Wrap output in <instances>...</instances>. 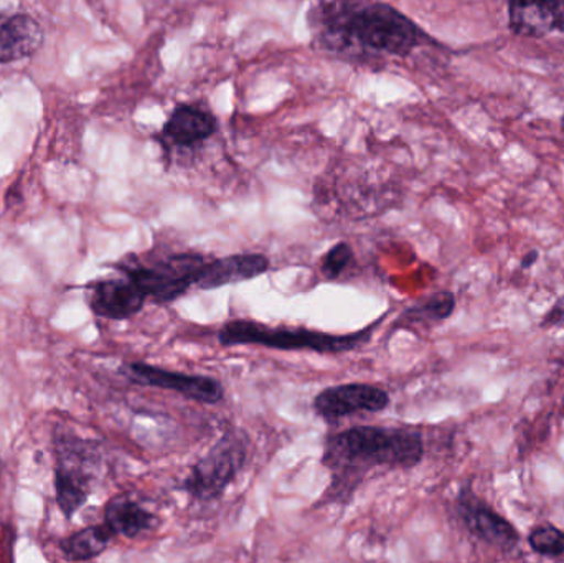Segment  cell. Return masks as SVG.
<instances>
[{"mask_svg":"<svg viewBox=\"0 0 564 563\" xmlns=\"http://www.w3.org/2000/svg\"><path fill=\"white\" fill-rule=\"evenodd\" d=\"M509 29L525 39L564 32V2H510Z\"/></svg>","mask_w":564,"mask_h":563,"instance_id":"cell-12","label":"cell"},{"mask_svg":"<svg viewBox=\"0 0 564 563\" xmlns=\"http://www.w3.org/2000/svg\"><path fill=\"white\" fill-rule=\"evenodd\" d=\"M307 22L318 50L361 65L406 58L433 40L406 13L383 2L314 3Z\"/></svg>","mask_w":564,"mask_h":563,"instance_id":"cell-1","label":"cell"},{"mask_svg":"<svg viewBox=\"0 0 564 563\" xmlns=\"http://www.w3.org/2000/svg\"><path fill=\"white\" fill-rule=\"evenodd\" d=\"M89 307L106 320L124 321L141 313L148 297L129 278H106L89 284Z\"/></svg>","mask_w":564,"mask_h":563,"instance_id":"cell-11","label":"cell"},{"mask_svg":"<svg viewBox=\"0 0 564 563\" xmlns=\"http://www.w3.org/2000/svg\"><path fill=\"white\" fill-rule=\"evenodd\" d=\"M121 373L135 386L154 387L181 393L194 402L215 405L225 399V389L217 379L191 373L174 372L144 362H129L121 367Z\"/></svg>","mask_w":564,"mask_h":563,"instance_id":"cell-7","label":"cell"},{"mask_svg":"<svg viewBox=\"0 0 564 563\" xmlns=\"http://www.w3.org/2000/svg\"><path fill=\"white\" fill-rule=\"evenodd\" d=\"M105 524L115 535L134 539L158 526V518L128 496L111 499L105 509Z\"/></svg>","mask_w":564,"mask_h":563,"instance_id":"cell-15","label":"cell"},{"mask_svg":"<svg viewBox=\"0 0 564 563\" xmlns=\"http://www.w3.org/2000/svg\"><path fill=\"white\" fill-rule=\"evenodd\" d=\"M456 311V296L451 291H440L431 294L424 300L417 301L413 306L404 311L401 321L408 324H421V326H433L449 320Z\"/></svg>","mask_w":564,"mask_h":563,"instance_id":"cell-17","label":"cell"},{"mask_svg":"<svg viewBox=\"0 0 564 563\" xmlns=\"http://www.w3.org/2000/svg\"><path fill=\"white\" fill-rule=\"evenodd\" d=\"M530 548L545 557H560L564 554V532L555 526H540L529 535Z\"/></svg>","mask_w":564,"mask_h":563,"instance_id":"cell-19","label":"cell"},{"mask_svg":"<svg viewBox=\"0 0 564 563\" xmlns=\"http://www.w3.org/2000/svg\"><path fill=\"white\" fill-rule=\"evenodd\" d=\"M115 534L106 524L89 526L63 539L59 549L69 562H86L98 557L108 549Z\"/></svg>","mask_w":564,"mask_h":563,"instance_id":"cell-16","label":"cell"},{"mask_svg":"<svg viewBox=\"0 0 564 563\" xmlns=\"http://www.w3.org/2000/svg\"><path fill=\"white\" fill-rule=\"evenodd\" d=\"M218 119L210 109L195 102H182L172 109L167 121L155 136L162 149L172 151H194L217 134Z\"/></svg>","mask_w":564,"mask_h":563,"instance_id":"cell-9","label":"cell"},{"mask_svg":"<svg viewBox=\"0 0 564 563\" xmlns=\"http://www.w3.org/2000/svg\"><path fill=\"white\" fill-rule=\"evenodd\" d=\"M536 258H539V253H536V251H532V253H530L529 258H527V257L523 258L522 267L523 268L532 267V264L535 263Z\"/></svg>","mask_w":564,"mask_h":563,"instance_id":"cell-21","label":"cell"},{"mask_svg":"<svg viewBox=\"0 0 564 563\" xmlns=\"http://www.w3.org/2000/svg\"><path fill=\"white\" fill-rule=\"evenodd\" d=\"M270 260L263 253H234L212 258L202 290L212 291L228 284L254 280L270 270Z\"/></svg>","mask_w":564,"mask_h":563,"instance_id":"cell-14","label":"cell"},{"mask_svg":"<svg viewBox=\"0 0 564 563\" xmlns=\"http://www.w3.org/2000/svg\"><path fill=\"white\" fill-rule=\"evenodd\" d=\"M424 456V440L413 429L355 426L324 443L322 465L330 473L328 502H345L375 469H411Z\"/></svg>","mask_w":564,"mask_h":563,"instance_id":"cell-2","label":"cell"},{"mask_svg":"<svg viewBox=\"0 0 564 563\" xmlns=\"http://www.w3.org/2000/svg\"><path fill=\"white\" fill-rule=\"evenodd\" d=\"M250 439L241 430L225 433L210 452L192 468L184 481L188 496L197 501H215L247 465Z\"/></svg>","mask_w":564,"mask_h":563,"instance_id":"cell-5","label":"cell"},{"mask_svg":"<svg viewBox=\"0 0 564 563\" xmlns=\"http://www.w3.org/2000/svg\"><path fill=\"white\" fill-rule=\"evenodd\" d=\"M564 324V296L556 301L555 306L546 313L543 326H560Z\"/></svg>","mask_w":564,"mask_h":563,"instance_id":"cell-20","label":"cell"},{"mask_svg":"<svg viewBox=\"0 0 564 563\" xmlns=\"http://www.w3.org/2000/svg\"><path fill=\"white\" fill-rule=\"evenodd\" d=\"M354 263V248L347 241H338L334 247L328 248L327 253L321 258L322 277L328 281L338 280Z\"/></svg>","mask_w":564,"mask_h":563,"instance_id":"cell-18","label":"cell"},{"mask_svg":"<svg viewBox=\"0 0 564 563\" xmlns=\"http://www.w3.org/2000/svg\"><path fill=\"white\" fill-rule=\"evenodd\" d=\"M388 405L390 396L387 390L370 383L328 387L314 400L315 413L330 425L358 413L383 412Z\"/></svg>","mask_w":564,"mask_h":563,"instance_id":"cell-10","label":"cell"},{"mask_svg":"<svg viewBox=\"0 0 564 563\" xmlns=\"http://www.w3.org/2000/svg\"><path fill=\"white\" fill-rule=\"evenodd\" d=\"M383 317L351 334H328L307 327L268 326L251 320H234L218 331V343L225 347L261 346L276 350H308L317 354H344L365 346Z\"/></svg>","mask_w":564,"mask_h":563,"instance_id":"cell-3","label":"cell"},{"mask_svg":"<svg viewBox=\"0 0 564 563\" xmlns=\"http://www.w3.org/2000/svg\"><path fill=\"white\" fill-rule=\"evenodd\" d=\"M91 446L86 443H59L55 469L56 502L65 518H73L88 501L91 491Z\"/></svg>","mask_w":564,"mask_h":563,"instance_id":"cell-6","label":"cell"},{"mask_svg":"<svg viewBox=\"0 0 564 563\" xmlns=\"http://www.w3.org/2000/svg\"><path fill=\"white\" fill-rule=\"evenodd\" d=\"M43 43V29L29 13H0V63L32 56Z\"/></svg>","mask_w":564,"mask_h":563,"instance_id":"cell-13","label":"cell"},{"mask_svg":"<svg viewBox=\"0 0 564 563\" xmlns=\"http://www.w3.org/2000/svg\"><path fill=\"white\" fill-rule=\"evenodd\" d=\"M457 515L470 534L502 552L519 548L520 534L509 519L500 516L489 502L470 488H463L456 499Z\"/></svg>","mask_w":564,"mask_h":563,"instance_id":"cell-8","label":"cell"},{"mask_svg":"<svg viewBox=\"0 0 564 563\" xmlns=\"http://www.w3.org/2000/svg\"><path fill=\"white\" fill-rule=\"evenodd\" d=\"M212 257L197 251H164L145 258L128 257L115 264L148 300L172 304L188 291L202 290Z\"/></svg>","mask_w":564,"mask_h":563,"instance_id":"cell-4","label":"cell"}]
</instances>
